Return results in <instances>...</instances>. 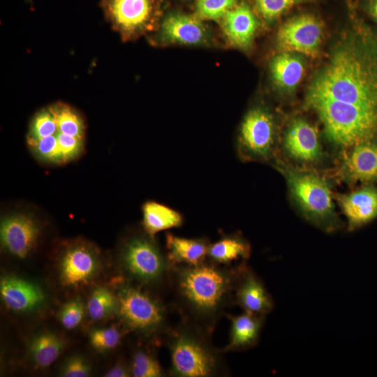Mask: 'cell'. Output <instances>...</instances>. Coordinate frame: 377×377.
<instances>
[{
	"instance_id": "34",
	"label": "cell",
	"mask_w": 377,
	"mask_h": 377,
	"mask_svg": "<svg viewBox=\"0 0 377 377\" xmlns=\"http://www.w3.org/2000/svg\"><path fill=\"white\" fill-rule=\"evenodd\" d=\"M59 147L64 163L78 156L83 149V139L66 135L60 132L56 133Z\"/></svg>"
},
{
	"instance_id": "30",
	"label": "cell",
	"mask_w": 377,
	"mask_h": 377,
	"mask_svg": "<svg viewBox=\"0 0 377 377\" xmlns=\"http://www.w3.org/2000/svg\"><path fill=\"white\" fill-rule=\"evenodd\" d=\"M91 346L98 351L104 352L117 348L121 339V332L114 326L96 328L89 334Z\"/></svg>"
},
{
	"instance_id": "8",
	"label": "cell",
	"mask_w": 377,
	"mask_h": 377,
	"mask_svg": "<svg viewBox=\"0 0 377 377\" xmlns=\"http://www.w3.org/2000/svg\"><path fill=\"white\" fill-rule=\"evenodd\" d=\"M275 124L271 112L254 106L245 114L236 138V151L243 161L269 160L274 151Z\"/></svg>"
},
{
	"instance_id": "33",
	"label": "cell",
	"mask_w": 377,
	"mask_h": 377,
	"mask_svg": "<svg viewBox=\"0 0 377 377\" xmlns=\"http://www.w3.org/2000/svg\"><path fill=\"white\" fill-rule=\"evenodd\" d=\"M85 310L83 302L75 298L64 304L59 312V320L67 330L76 328L83 320Z\"/></svg>"
},
{
	"instance_id": "27",
	"label": "cell",
	"mask_w": 377,
	"mask_h": 377,
	"mask_svg": "<svg viewBox=\"0 0 377 377\" xmlns=\"http://www.w3.org/2000/svg\"><path fill=\"white\" fill-rule=\"evenodd\" d=\"M129 366L134 377H162L166 374L156 355L141 348L133 351Z\"/></svg>"
},
{
	"instance_id": "22",
	"label": "cell",
	"mask_w": 377,
	"mask_h": 377,
	"mask_svg": "<svg viewBox=\"0 0 377 377\" xmlns=\"http://www.w3.org/2000/svg\"><path fill=\"white\" fill-rule=\"evenodd\" d=\"M142 213L143 230L154 238L158 232L179 228L184 222L179 212L156 201L145 202Z\"/></svg>"
},
{
	"instance_id": "29",
	"label": "cell",
	"mask_w": 377,
	"mask_h": 377,
	"mask_svg": "<svg viewBox=\"0 0 377 377\" xmlns=\"http://www.w3.org/2000/svg\"><path fill=\"white\" fill-rule=\"evenodd\" d=\"M237 4V0H196V16L202 20L221 21Z\"/></svg>"
},
{
	"instance_id": "26",
	"label": "cell",
	"mask_w": 377,
	"mask_h": 377,
	"mask_svg": "<svg viewBox=\"0 0 377 377\" xmlns=\"http://www.w3.org/2000/svg\"><path fill=\"white\" fill-rule=\"evenodd\" d=\"M49 108L54 117L59 132L83 139L84 124L75 109L60 102Z\"/></svg>"
},
{
	"instance_id": "6",
	"label": "cell",
	"mask_w": 377,
	"mask_h": 377,
	"mask_svg": "<svg viewBox=\"0 0 377 377\" xmlns=\"http://www.w3.org/2000/svg\"><path fill=\"white\" fill-rule=\"evenodd\" d=\"M292 196L306 217L327 230H334L337 219L332 193L326 181L317 175L281 168Z\"/></svg>"
},
{
	"instance_id": "31",
	"label": "cell",
	"mask_w": 377,
	"mask_h": 377,
	"mask_svg": "<svg viewBox=\"0 0 377 377\" xmlns=\"http://www.w3.org/2000/svg\"><path fill=\"white\" fill-rule=\"evenodd\" d=\"M260 17L267 23L274 22L287 10L304 0H252Z\"/></svg>"
},
{
	"instance_id": "4",
	"label": "cell",
	"mask_w": 377,
	"mask_h": 377,
	"mask_svg": "<svg viewBox=\"0 0 377 377\" xmlns=\"http://www.w3.org/2000/svg\"><path fill=\"white\" fill-rule=\"evenodd\" d=\"M118 259L128 282L142 288L168 287L172 264L155 238L144 230L131 232L123 239Z\"/></svg>"
},
{
	"instance_id": "3",
	"label": "cell",
	"mask_w": 377,
	"mask_h": 377,
	"mask_svg": "<svg viewBox=\"0 0 377 377\" xmlns=\"http://www.w3.org/2000/svg\"><path fill=\"white\" fill-rule=\"evenodd\" d=\"M209 332L182 319L164 336L170 356L168 374L173 377H218L228 369L222 349L216 348Z\"/></svg>"
},
{
	"instance_id": "7",
	"label": "cell",
	"mask_w": 377,
	"mask_h": 377,
	"mask_svg": "<svg viewBox=\"0 0 377 377\" xmlns=\"http://www.w3.org/2000/svg\"><path fill=\"white\" fill-rule=\"evenodd\" d=\"M106 20L124 41L135 40L158 29L159 0H101Z\"/></svg>"
},
{
	"instance_id": "5",
	"label": "cell",
	"mask_w": 377,
	"mask_h": 377,
	"mask_svg": "<svg viewBox=\"0 0 377 377\" xmlns=\"http://www.w3.org/2000/svg\"><path fill=\"white\" fill-rule=\"evenodd\" d=\"M116 295L117 315L126 330L145 338L164 337L171 325L168 307L160 297L128 281L121 284Z\"/></svg>"
},
{
	"instance_id": "1",
	"label": "cell",
	"mask_w": 377,
	"mask_h": 377,
	"mask_svg": "<svg viewBox=\"0 0 377 377\" xmlns=\"http://www.w3.org/2000/svg\"><path fill=\"white\" fill-rule=\"evenodd\" d=\"M306 103L335 145L377 140V36L362 26L348 30L312 78Z\"/></svg>"
},
{
	"instance_id": "37",
	"label": "cell",
	"mask_w": 377,
	"mask_h": 377,
	"mask_svg": "<svg viewBox=\"0 0 377 377\" xmlns=\"http://www.w3.org/2000/svg\"><path fill=\"white\" fill-rule=\"evenodd\" d=\"M370 15L377 21V0H370L369 3Z\"/></svg>"
},
{
	"instance_id": "13",
	"label": "cell",
	"mask_w": 377,
	"mask_h": 377,
	"mask_svg": "<svg viewBox=\"0 0 377 377\" xmlns=\"http://www.w3.org/2000/svg\"><path fill=\"white\" fill-rule=\"evenodd\" d=\"M234 305L244 311L267 315L274 308V302L262 280L243 263L234 289Z\"/></svg>"
},
{
	"instance_id": "10",
	"label": "cell",
	"mask_w": 377,
	"mask_h": 377,
	"mask_svg": "<svg viewBox=\"0 0 377 377\" xmlns=\"http://www.w3.org/2000/svg\"><path fill=\"white\" fill-rule=\"evenodd\" d=\"M40 231L39 222L31 214L25 212L10 213L1 220V246L13 257L24 259L34 250Z\"/></svg>"
},
{
	"instance_id": "17",
	"label": "cell",
	"mask_w": 377,
	"mask_h": 377,
	"mask_svg": "<svg viewBox=\"0 0 377 377\" xmlns=\"http://www.w3.org/2000/svg\"><path fill=\"white\" fill-rule=\"evenodd\" d=\"M286 151L302 162H313L322 154L318 132L308 121L298 119L288 129L283 140Z\"/></svg>"
},
{
	"instance_id": "18",
	"label": "cell",
	"mask_w": 377,
	"mask_h": 377,
	"mask_svg": "<svg viewBox=\"0 0 377 377\" xmlns=\"http://www.w3.org/2000/svg\"><path fill=\"white\" fill-rule=\"evenodd\" d=\"M221 22L224 36L232 46L243 50L251 47L258 21L246 3H237L224 15Z\"/></svg>"
},
{
	"instance_id": "14",
	"label": "cell",
	"mask_w": 377,
	"mask_h": 377,
	"mask_svg": "<svg viewBox=\"0 0 377 377\" xmlns=\"http://www.w3.org/2000/svg\"><path fill=\"white\" fill-rule=\"evenodd\" d=\"M0 294L4 305L16 313L35 311L45 302V293L38 284L13 275L1 278Z\"/></svg>"
},
{
	"instance_id": "16",
	"label": "cell",
	"mask_w": 377,
	"mask_h": 377,
	"mask_svg": "<svg viewBox=\"0 0 377 377\" xmlns=\"http://www.w3.org/2000/svg\"><path fill=\"white\" fill-rule=\"evenodd\" d=\"M343 160L342 172L351 182L377 183V140L357 144Z\"/></svg>"
},
{
	"instance_id": "2",
	"label": "cell",
	"mask_w": 377,
	"mask_h": 377,
	"mask_svg": "<svg viewBox=\"0 0 377 377\" xmlns=\"http://www.w3.org/2000/svg\"><path fill=\"white\" fill-rule=\"evenodd\" d=\"M243 263L226 266L207 260L195 265H172L168 288L182 319L212 333L227 308L234 305V289Z\"/></svg>"
},
{
	"instance_id": "21",
	"label": "cell",
	"mask_w": 377,
	"mask_h": 377,
	"mask_svg": "<svg viewBox=\"0 0 377 377\" xmlns=\"http://www.w3.org/2000/svg\"><path fill=\"white\" fill-rule=\"evenodd\" d=\"M251 246L239 234H224L210 243L207 260L214 263L231 266L237 261L245 262L250 256Z\"/></svg>"
},
{
	"instance_id": "36",
	"label": "cell",
	"mask_w": 377,
	"mask_h": 377,
	"mask_svg": "<svg viewBox=\"0 0 377 377\" xmlns=\"http://www.w3.org/2000/svg\"><path fill=\"white\" fill-rule=\"evenodd\" d=\"M106 377H128L131 376L129 364L122 362L117 363L104 375Z\"/></svg>"
},
{
	"instance_id": "28",
	"label": "cell",
	"mask_w": 377,
	"mask_h": 377,
	"mask_svg": "<svg viewBox=\"0 0 377 377\" xmlns=\"http://www.w3.org/2000/svg\"><path fill=\"white\" fill-rule=\"evenodd\" d=\"M57 132V126L50 108L42 109L34 115L31 121L27 135L28 144L55 135Z\"/></svg>"
},
{
	"instance_id": "11",
	"label": "cell",
	"mask_w": 377,
	"mask_h": 377,
	"mask_svg": "<svg viewBox=\"0 0 377 377\" xmlns=\"http://www.w3.org/2000/svg\"><path fill=\"white\" fill-rule=\"evenodd\" d=\"M322 25L313 15H300L285 22L277 34L279 46L285 52L313 57L322 40Z\"/></svg>"
},
{
	"instance_id": "23",
	"label": "cell",
	"mask_w": 377,
	"mask_h": 377,
	"mask_svg": "<svg viewBox=\"0 0 377 377\" xmlns=\"http://www.w3.org/2000/svg\"><path fill=\"white\" fill-rule=\"evenodd\" d=\"M270 73L274 83L284 89H290L300 82L304 65L295 56L283 52L274 57L270 63Z\"/></svg>"
},
{
	"instance_id": "24",
	"label": "cell",
	"mask_w": 377,
	"mask_h": 377,
	"mask_svg": "<svg viewBox=\"0 0 377 377\" xmlns=\"http://www.w3.org/2000/svg\"><path fill=\"white\" fill-rule=\"evenodd\" d=\"M64 347V341L59 337L52 332H45L31 339L29 353L33 363L43 369L51 365L58 358Z\"/></svg>"
},
{
	"instance_id": "32",
	"label": "cell",
	"mask_w": 377,
	"mask_h": 377,
	"mask_svg": "<svg viewBox=\"0 0 377 377\" xmlns=\"http://www.w3.org/2000/svg\"><path fill=\"white\" fill-rule=\"evenodd\" d=\"M29 145L34 154L40 161L52 163H64L56 134L41 138Z\"/></svg>"
},
{
	"instance_id": "15",
	"label": "cell",
	"mask_w": 377,
	"mask_h": 377,
	"mask_svg": "<svg viewBox=\"0 0 377 377\" xmlns=\"http://www.w3.org/2000/svg\"><path fill=\"white\" fill-rule=\"evenodd\" d=\"M337 200L348 220L349 230L359 228L377 218V187L364 184Z\"/></svg>"
},
{
	"instance_id": "25",
	"label": "cell",
	"mask_w": 377,
	"mask_h": 377,
	"mask_svg": "<svg viewBox=\"0 0 377 377\" xmlns=\"http://www.w3.org/2000/svg\"><path fill=\"white\" fill-rule=\"evenodd\" d=\"M86 309L90 319L94 321L117 314V295L106 287H97L90 294Z\"/></svg>"
},
{
	"instance_id": "19",
	"label": "cell",
	"mask_w": 377,
	"mask_h": 377,
	"mask_svg": "<svg viewBox=\"0 0 377 377\" xmlns=\"http://www.w3.org/2000/svg\"><path fill=\"white\" fill-rule=\"evenodd\" d=\"M230 321L228 344L222 348L224 353L242 351L258 343L265 315L244 311L238 316L226 315Z\"/></svg>"
},
{
	"instance_id": "9",
	"label": "cell",
	"mask_w": 377,
	"mask_h": 377,
	"mask_svg": "<svg viewBox=\"0 0 377 377\" xmlns=\"http://www.w3.org/2000/svg\"><path fill=\"white\" fill-rule=\"evenodd\" d=\"M101 269L98 251L85 241H75L62 251L59 259V278L62 286L77 288L91 282Z\"/></svg>"
},
{
	"instance_id": "20",
	"label": "cell",
	"mask_w": 377,
	"mask_h": 377,
	"mask_svg": "<svg viewBox=\"0 0 377 377\" xmlns=\"http://www.w3.org/2000/svg\"><path fill=\"white\" fill-rule=\"evenodd\" d=\"M207 237L187 238L168 232L165 235L167 255L172 265H195L207 260L210 244Z\"/></svg>"
},
{
	"instance_id": "35",
	"label": "cell",
	"mask_w": 377,
	"mask_h": 377,
	"mask_svg": "<svg viewBox=\"0 0 377 377\" xmlns=\"http://www.w3.org/2000/svg\"><path fill=\"white\" fill-rule=\"evenodd\" d=\"M89 362L81 355H75L66 360L60 374L64 377H87L91 374Z\"/></svg>"
},
{
	"instance_id": "12",
	"label": "cell",
	"mask_w": 377,
	"mask_h": 377,
	"mask_svg": "<svg viewBox=\"0 0 377 377\" xmlns=\"http://www.w3.org/2000/svg\"><path fill=\"white\" fill-rule=\"evenodd\" d=\"M156 38L164 45H200L209 41L210 34L198 16L175 12L165 17Z\"/></svg>"
}]
</instances>
